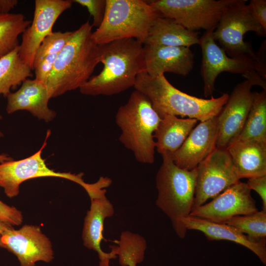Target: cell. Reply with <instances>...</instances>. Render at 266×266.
<instances>
[{"mask_svg": "<svg viewBox=\"0 0 266 266\" xmlns=\"http://www.w3.org/2000/svg\"><path fill=\"white\" fill-rule=\"evenodd\" d=\"M6 98V111L8 114L27 110L46 122L56 117L55 111L48 107L50 98L46 85L35 79H27L17 91L11 92Z\"/></svg>", "mask_w": 266, "mask_h": 266, "instance_id": "cell-19", "label": "cell"}, {"mask_svg": "<svg viewBox=\"0 0 266 266\" xmlns=\"http://www.w3.org/2000/svg\"><path fill=\"white\" fill-rule=\"evenodd\" d=\"M215 29L205 32L200 37L202 51L200 74L203 82L204 95L211 96L215 90L214 83L218 75L224 71L243 74L254 70V59L249 57L231 58L218 46L213 37Z\"/></svg>", "mask_w": 266, "mask_h": 266, "instance_id": "cell-11", "label": "cell"}, {"mask_svg": "<svg viewBox=\"0 0 266 266\" xmlns=\"http://www.w3.org/2000/svg\"><path fill=\"white\" fill-rule=\"evenodd\" d=\"M31 23L21 13L0 14V58L19 45L18 37Z\"/></svg>", "mask_w": 266, "mask_h": 266, "instance_id": "cell-26", "label": "cell"}, {"mask_svg": "<svg viewBox=\"0 0 266 266\" xmlns=\"http://www.w3.org/2000/svg\"><path fill=\"white\" fill-rule=\"evenodd\" d=\"M234 0H154L148 1L162 16L174 20L188 30L215 29Z\"/></svg>", "mask_w": 266, "mask_h": 266, "instance_id": "cell-8", "label": "cell"}, {"mask_svg": "<svg viewBox=\"0 0 266 266\" xmlns=\"http://www.w3.org/2000/svg\"><path fill=\"white\" fill-rule=\"evenodd\" d=\"M13 228L12 226L6 225L0 221V234H1L5 231Z\"/></svg>", "mask_w": 266, "mask_h": 266, "instance_id": "cell-38", "label": "cell"}, {"mask_svg": "<svg viewBox=\"0 0 266 266\" xmlns=\"http://www.w3.org/2000/svg\"><path fill=\"white\" fill-rule=\"evenodd\" d=\"M187 230L199 231L210 240H225L240 244L253 252L266 265V240L250 241L246 235L226 223H218L204 219L189 216L182 221Z\"/></svg>", "mask_w": 266, "mask_h": 266, "instance_id": "cell-20", "label": "cell"}, {"mask_svg": "<svg viewBox=\"0 0 266 266\" xmlns=\"http://www.w3.org/2000/svg\"><path fill=\"white\" fill-rule=\"evenodd\" d=\"M198 122L195 119L166 115L161 118L154 138L162 158L169 157L181 147Z\"/></svg>", "mask_w": 266, "mask_h": 266, "instance_id": "cell-22", "label": "cell"}, {"mask_svg": "<svg viewBox=\"0 0 266 266\" xmlns=\"http://www.w3.org/2000/svg\"><path fill=\"white\" fill-rule=\"evenodd\" d=\"M161 120L149 99L136 90L118 109L115 122L121 130L119 140L133 152L137 162L148 164L154 162V133Z\"/></svg>", "mask_w": 266, "mask_h": 266, "instance_id": "cell-4", "label": "cell"}, {"mask_svg": "<svg viewBox=\"0 0 266 266\" xmlns=\"http://www.w3.org/2000/svg\"><path fill=\"white\" fill-rule=\"evenodd\" d=\"M258 211L251 190L240 180L228 187L209 202L194 209L190 216L218 223L232 217L251 214Z\"/></svg>", "mask_w": 266, "mask_h": 266, "instance_id": "cell-13", "label": "cell"}, {"mask_svg": "<svg viewBox=\"0 0 266 266\" xmlns=\"http://www.w3.org/2000/svg\"><path fill=\"white\" fill-rule=\"evenodd\" d=\"M143 45L133 38L99 45L103 67L79 88L81 93L111 96L134 86L137 76L145 71Z\"/></svg>", "mask_w": 266, "mask_h": 266, "instance_id": "cell-1", "label": "cell"}, {"mask_svg": "<svg viewBox=\"0 0 266 266\" xmlns=\"http://www.w3.org/2000/svg\"><path fill=\"white\" fill-rule=\"evenodd\" d=\"M106 190L102 189L90 196V209L84 219L82 232L84 245L97 252L100 259V266H109L111 259L117 258L115 245H110L109 253L103 251L100 244L103 237V222L107 217L114 213L113 205L105 196Z\"/></svg>", "mask_w": 266, "mask_h": 266, "instance_id": "cell-17", "label": "cell"}, {"mask_svg": "<svg viewBox=\"0 0 266 266\" xmlns=\"http://www.w3.org/2000/svg\"><path fill=\"white\" fill-rule=\"evenodd\" d=\"M200 44L197 32L188 30L174 20L160 16L150 27L143 45L190 47Z\"/></svg>", "mask_w": 266, "mask_h": 266, "instance_id": "cell-23", "label": "cell"}, {"mask_svg": "<svg viewBox=\"0 0 266 266\" xmlns=\"http://www.w3.org/2000/svg\"><path fill=\"white\" fill-rule=\"evenodd\" d=\"M245 140L266 143V91L254 92L251 108L243 130L236 139Z\"/></svg>", "mask_w": 266, "mask_h": 266, "instance_id": "cell-25", "label": "cell"}, {"mask_svg": "<svg viewBox=\"0 0 266 266\" xmlns=\"http://www.w3.org/2000/svg\"><path fill=\"white\" fill-rule=\"evenodd\" d=\"M50 133V130H48L42 145L33 155L22 160H12L0 163V187L3 188L7 197L12 198L18 196L20 185L23 182L39 177L63 178L78 184L85 191L88 188L90 184L84 181L83 173L75 174L56 172L47 166L45 160L42 158V152Z\"/></svg>", "mask_w": 266, "mask_h": 266, "instance_id": "cell-9", "label": "cell"}, {"mask_svg": "<svg viewBox=\"0 0 266 266\" xmlns=\"http://www.w3.org/2000/svg\"><path fill=\"white\" fill-rule=\"evenodd\" d=\"M254 70L266 80V40L262 43L254 59Z\"/></svg>", "mask_w": 266, "mask_h": 266, "instance_id": "cell-35", "label": "cell"}, {"mask_svg": "<svg viewBox=\"0 0 266 266\" xmlns=\"http://www.w3.org/2000/svg\"><path fill=\"white\" fill-rule=\"evenodd\" d=\"M103 20L92 34L98 45L133 38L143 44L148 31L160 13L142 0H106Z\"/></svg>", "mask_w": 266, "mask_h": 266, "instance_id": "cell-6", "label": "cell"}, {"mask_svg": "<svg viewBox=\"0 0 266 266\" xmlns=\"http://www.w3.org/2000/svg\"><path fill=\"white\" fill-rule=\"evenodd\" d=\"M242 76L253 86L254 85L261 87L263 90L266 91V80H265L255 70H251L243 74Z\"/></svg>", "mask_w": 266, "mask_h": 266, "instance_id": "cell-36", "label": "cell"}, {"mask_svg": "<svg viewBox=\"0 0 266 266\" xmlns=\"http://www.w3.org/2000/svg\"><path fill=\"white\" fill-rule=\"evenodd\" d=\"M12 160H13L12 158L9 156L7 154H0V163H3L5 161H10Z\"/></svg>", "mask_w": 266, "mask_h": 266, "instance_id": "cell-39", "label": "cell"}, {"mask_svg": "<svg viewBox=\"0 0 266 266\" xmlns=\"http://www.w3.org/2000/svg\"><path fill=\"white\" fill-rule=\"evenodd\" d=\"M246 0H234L222 15L213 32V37L231 58L249 57L255 59L256 52L244 35L252 31L265 37L266 31L257 22L246 4Z\"/></svg>", "mask_w": 266, "mask_h": 266, "instance_id": "cell-7", "label": "cell"}, {"mask_svg": "<svg viewBox=\"0 0 266 266\" xmlns=\"http://www.w3.org/2000/svg\"><path fill=\"white\" fill-rule=\"evenodd\" d=\"M225 223L242 233H245L251 242H259L266 240V211L263 210L249 215L232 217Z\"/></svg>", "mask_w": 266, "mask_h": 266, "instance_id": "cell-28", "label": "cell"}, {"mask_svg": "<svg viewBox=\"0 0 266 266\" xmlns=\"http://www.w3.org/2000/svg\"><path fill=\"white\" fill-rule=\"evenodd\" d=\"M218 132L217 116L200 122L171 159L181 168H196L216 148Z\"/></svg>", "mask_w": 266, "mask_h": 266, "instance_id": "cell-16", "label": "cell"}, {"mask_svg": "<svg viewBox=\"0 0 266 266\" xmlns=\"http://www.w3.org/2000/svg\"><path fill=\"white\" fill-rule=\"evenodd\" d=\"M19 51V45L0 58V95L5 97L32 75V69L22 61Z\"/></svg>", "mask_w": 266, "mask_h": 266, "instance_id": "cell-24", "label": "cell"}, {"mask_svg": "<svg viewBox=\"0 0 266 266\" xmlns=\"http://www.w3.org/2000/svg\"><path fill=\"white\" fill-rule=\"evenodd\" d=\"M113 242L118 244L115 245V248L121 266H136L143 261L146 243L145 239L138 234L123 232L120 240Z\"/></svg>", "mask_w": 266, "mask_h": 266, "instance_id": "cell-27", "label": "cell"}, {"mask_svg": "<svg viewBox=\"0 0 266 266\" xmlns=\"http://www.w3.org/2000/svg\"><path fill=\"white\" fill-rule=\"evenodd\" d=\"M247 6L253 17L266 31V0H251Z\"/></svg>", "mask_w": 266, "mask_h": 266, "instance_id": "cell-33", "label": "cell"}, {"mask_svg": "<svg viewBox=\"0 0 266 266\" xmlns=\"http://www.w3.org/2000/svg\"><path fill=\"white\" fill-rule=\"evenodd\" d=\"M23 220L22 212L0 200V221L9 226H19Z\"/></svg>", "mask_w": 266, "mask_h": 266, "instance_id": "cell-32", "label": "cell"}, {"mask_svg": "<svg viewBox=\"0 0 266 266\" xmlns=\"http://www.w3.org/2000/svg\"><path fill=\"white\" fill-rule=\"evenodd\" d=\"M133 87L149 99L161 118L173 115L204 121L219 115L229 96L224 93L209 99L192 96L174 87L164 74L152 77L146 71L137 76Z\"/></svg>", "mask_w": 266, "mask_h": 266, "instance_id": "cell-3", "label": "cell"}, {"mask_svg": "<svg viewBox=\"0 0 266 266\" xmlns=\"http://www.w3.org/2000/svg\"><path fill=\"white\" fill-rule=\"evenodd\" d=\"M246 183L250 190L258 194L262 200V210L266 211V175L248 178Z\"/></svg>", "mask_w": 266, "mask_h": 266, "instance_id": "cell-34", "label": "cell"}, {"mask_svg": "<svg viewBox=\"0 0 266 266\" xmlns=\"http://www.w3.org/2000/svg\"><path fill=\"white\" fill-rule=\"evenodd\" d=\"M92 28L89 21L82 24L58 54L46 84L50 99L79 89L100 63L99 45L92 38Z\"/></svg>", "mask_w": 266, "mask_h": 266, "instance_id": "cell-2", "label": "cell"}, {"mask_svg": "<svg viewBox=\"0 0 266 266\" xmlns=\"http://www.w3.org/2000/svg\"><path fill=\"white\" fill-rule=\"evenodd\" d=\"M58 54L47 55L38 62L33 64L35 79L46 85L53 70Z\"/></svg>", "mask_w": 266, "mask_h": 266, "instance_id": "cell-31", "label": "cell"}, {"mask_svg": "<svg viewBox=\"0 0 266 266\" xmlns=\"http://www.w3.org/2000/svg\"><path fill=\"white\" fill-rule=\"evenodd\" d=\"M246 80L237 84L217 116L216 147L226 149L236 140L244 126L251 108L254 92Z\"/></svg>", "mask_w": 266, "mask_h": 266, "instance_id": "cell-15", "label": "cell"}, {"mask_svg": "<svg viewBox=\"0 0 266 266\" xmlns=\"http://www.w3.org/2000/svg\"><path fill=\"white\" fill-rule=\"evenodd\" d=\"M72 2L87 8L88 12L93 17V27L98 28L100 26L104 16L106 0H73Z\"/></svg>", "mask_w": 266, "mask_h": 266, "instance_id": "cell-30", "label": "cell"}, {"mask_svg": "<svg viewBox=\"0 0 266 266\" xmlns=\"http://www.w3.org/2000/svg\"><path fill=\"white\" fill-rule=\"evenodd\" d=\"M18 2L17 0H0V14L9 13Z\"/></svg>", "mask_w": 266, "mask_h": 266, "instance_id": "cell-37", "label": "cell"}, {"mask_svg": "<svg viewBox=\"0 0 266 266\" xmlns=\"http://www.w3.org/2000/svg\"><path fill=\"white\" fill-rule=\"evenodd\" d=\"M72 0H35L33 17L22 33L19 53L22 61L33 69L35 53L43 39L51 34L58 17L71 7Z\"/></svg>", "mask_w": 266, "mask_h": 266, "instance_id": "cell-12", "label": "cell"}, {"mask_svg": "<svg viewBox=\"0 0 266 266\" xmlns=\"http://www.w3.org/2000/svg\"><path fill=\"white\" fill-rule=\"evenodd\" d=\"M72 32H53L46 36L35 53L33 64L47 55L58 54L70 38Z\"/></svg>", "mask_w": 266, "mask_h": 266, "instance_id": "cell-29", "label": "cell"}, {"mask_svg": "<svg viewBox=\"0 0 266 266\" xmlns=\"http://www.w3.org/2000/svg\"><path fill=\"white\" fill-rule=\"evenodd\" d=\"M2 119V116L0 114V120ZM3 136V134L0 131V137H2Z\"/></svg>", "mask_w": 266, "mask_h": 266, "instance_id": "cell-40", "label": "cell"}, {"mask_svg": "<svg viewBox=\"0 0 266 266\" xmlns=\"http://www.w3.org/2000/svg\"><path fill=\"white\" fill-rule=\"evenodd\" d=\"M193 209L240 180L226 149L216 148L197 166Z\"/></svg>", "mask_w": 266, "mask_h": 266, "instance_id": "cell-10", "label": "cell"}, {"mask_svg": "<svg viewBox=\"0 0 266 266\" xmlns=\"http://www.w3.org/2000/svg\"><path fill=\"white\" fill-rule=\"evenodd\" d=\"M0 242L1 247L17 257L21 266H35L37 262L49 263L54 258L51 241L37 226L7 230L1 234Z\"/></svg>", "mask_w": 266, "mask_h": 266, "instance_id": "cell-14", "label": "cell"}, {"mask_svg": "<svg viewBox=\"0 0 266 266\" xmlns=\"http://www.w3.org/2000/svg\"><path fill=\"white\" fill-rule=\"evenodd\" d=\"M0 236H1V234H0V247L1 246V242H0Z\"/></svg>", "mask_w": 266, "mask_h": 266, "instance_id": "cell-41", "label": "cell"}, {"mask_svg": "<svg viewBox=\"0 0 266 266\" xmlns=\"http://www.w3.org/2000/svg\"><path fill=\"white\" fill-rule=\"evenodd\" d=\"M145 71L152 77L168 72L185 76L192 70L194 54L187 47L143 46Z\"/></svg>", "mask_w": 266, "mask_h": 266, "instance_id": "cell-18", "label": "cell"}, {"mask_svg": "<svg viewBox=\"0 0 266 266\" xmlns=\"http://www.w3.org/2000/svg\"><path fill=\"white\" fill-rule=\"evenodd\" d=\"M240 178L266 175V143L256 140H236L227 148Z\"/></svg>", "mask_w": 266, "mask_h": 266, "instance_id": "cell-21", "label": "cell"}, {"mask_svg": "<svg viewBox=\"0 0 266 266\" xmlns=\"http://www.w3.org/2000/svg\"><path fill=\"white\" fill-rule=\"evenodd\" d=\"M196 179V168L184 169L170 158H163L156 177L158 192L156 205L169 218L181 238L186 236L187 231L182 221L190 216L193 209Z\"/></svg>", "mask_w": 266, "mask_h": 266, "instance_id": "cell-5", "label": "cell"}]
</instances>
